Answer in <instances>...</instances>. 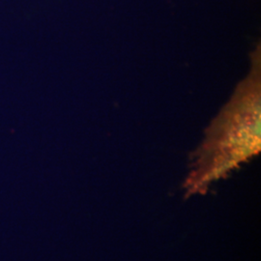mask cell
Masks as SVG:
<instances>
[{"label": "cell", "instance_id": "obj_1", "mask_svg": "<svg viewBox=\"0 0 261 261\" xmlns=\"http://www.w3.org/2000/svg\"><path fill=\"white\" fill-rule=\"evenodd\" d=\"M251 64L249 75L205 130L185 182L188 195L205 192L260 151V45L253 50Z\"/></svg>", "mask_w": 261, "mask_h": 261}]
</instances>
